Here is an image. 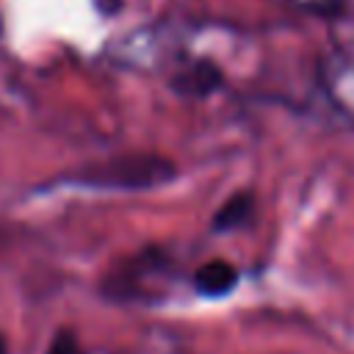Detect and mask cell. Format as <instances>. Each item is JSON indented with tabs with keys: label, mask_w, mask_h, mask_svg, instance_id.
I'll return each mask as SVG.
<instances>
[{
	"label": "cell",
	"mask_w": 354,
	"mask_h": 354,
	"mask_svg": "<svg viewBox=\"0 0 354 354\" xmlns=\"http://www.w3.org/2000/svg\"><path fill=\"white\" fill-rule=\"evenodd\" d=\"M47 354H83V348H80L77 335L72 329H58L47 346Z\"/></svg>",
	"instance_id": "cell-5"
},
{
	"label": "cell",
	"mask_w": 354,
	"mask_h": 354,
	"mask_svg": "<svg viewBox=\"0 0 354 354\" xmlns=\"http://www.w3.org/2000/svg\"><path fill=\"white\" fill-rule=\"evenodd\" d=\"M194 282L205 296H224L238 285V268L227 260H207L194 274Z\"/></svg>",
	"instance_id": "cell-3"
},
{
	"label": "cell",
	"mask_w": 354,
	"mask_h": 354,
	"mask_svg": "<svg viewBox=\"0 0 354 354\" xmlns=\"http://www.w3.org/2000/svg\"><path fill=\"white\" fill-rule=\"evenodd\" d=\"M252 210H254V196H252L249 191H238V194H232V196L218 207V213L213 216V230H216V232L235 230V227H241V224L252 216Z\"/></svg>",
	"instance_id": "cell-4"
},
{
	"label": "cell",
	"mask_w": 354,
	"mask_h": 354,
	"mask_svg": "<svg viewBox=\"0 0 354 354\" xmlns=\"http://www.w3.org/2000/svg\"><path fill=\"white\" fill-rule=\"evenodd\" d=\"M224 83L221 69L213 61H196L188 69L177 72L171 80V88L183 97H207Z\"/></svg>",
	"instance_id": "cell-2"
},
{
	"label": "cell",
	"mask_w": 354,
	"mask_h": 354,
	"mask_svg": "<svg viewBox=\"0 0 354 354\" xmlns=\"http://www.w3.org/2000/svg\"><path fill=\"white\" fill-rule=\"evenodd\" d=\"M177 174V166L160 155H149V152H136V155H122V158H111L105 163H97L91 169H86L80 174L83 183L91 185H105V188H155L169 183Z\"/></svg>",
	"instance_id": "cell-1"
},
{
	"label": "cell",
	"mask_w": 354,
	"mask_h": 354,
	"mask_svg": "<svg viewBox=\"0 0 354 354\" xmlns=\"http://www.w3.org/2000/svg\"><path fill=\"white\" fill-rule=\"evenodd\" d=\"M0 354H8V343H6V337L0 335Z\"/></svg>",
	"instance_id": "cell-6"
}]
</instances>
